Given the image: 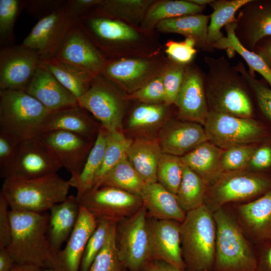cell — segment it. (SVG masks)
Returning <instances> with one entry per match:
<instances>
[{
    "label": "cell",
    "instance_id": "6da1fadb",
    "mask_svg": "<svg viewBox=\"0 0 271 271\" xmlns=\"http://www.w3.org/2000/svg\"><path fill=\"white\" fill-rule=\"evenodd\" d=\"M207 71L205 87L210 110L237 117L250 118L253 106L247 88L249 86L241 74L222 56H205Z\"/></svg>",
    "mask_w": 271,
    "mask_h": 271
},
{
    "label": "cell",
    "instance_id": "94428289",
    "mask_svg": "<svg viewBox=\"0 0 271 271\" xmlns=\"http://www.w3.org/2000/svg\"><path fill=\"white\" fill-rule=\"evenodd\" d=\"M14 260L5 249H0V271H11Z\"/></svg>",
    "mask_w": 271,
    "mask_h": 271
},
{
    "label": "cell",
    "instance_id": "7a4b0ae2",
    "mask_svg": "<svg viewBox=\"0 0 271 271\" xmlns=\"http://www.w3.org/2000/svg\"><path fill=\"white\" fill-rule=\"evenodd\" d=\"M11 239L5 248L15 263L47 268L53 251L47 237L49 215L10 209Z\"/></svg>",
    "mask_w": 271,
    "mask_h": 271
},
{
    "label": "cell",
    "instance_id": "74e56055",
    "mask_svg": "<svg viewBox=\"0 0 271 271\" xmlns=\"http://www.w3.org/2000/svg\"><path fill=\"white\" fill-rule=\"evenodd\" d=\"M208 188L199 175L185 165L182 181L176 195L181 207L186 213L204 204Z\"/></svg>",
    "mask_w": 271,
    "mask_h": 271
},
{
    "label": "cell",
    "instance_id": "603a6c76",
    "mask_svg": "<svg viewBox=\"0 0 271 271\" xmlns=\"http://www.w3.org/2000/svg\"><path fill=\"white\" fill-rule=\"evenodd\" d=\"M163 153L181 157L208 141L204 126L186 120H171L162 128L158 139Z\"/></svg>",
    "mask_w": 271,
    "mask_h": 271
},
{
    "label": "cell",
    "instance_id": "91938a15",
    "mask_svg": "<svg viewBox=\"0 0 271 271\" xmlns=\"http://www.w3.org/2000/svg\"><path fill=\"white\" fill-rule=\"evenodd\" d=\"M142 271H189L174 266L160 260H152L145 266Z\"/></svg>",
    "mask_w": 271,
    "mask_h": 271
},
{
    "label": "cell",
    "instance_id": "f5cc1de1",
    "mask_svg": "<svg viewBox=\"0 0 271 271\" xmlns=\"http://www.w3.org/2000/svg\"><path fill=\"white\" fill-rule=\"evenodd\" d=\"M67 0H25L26 12L38 21L62 8Z\"/></svg>",
    "mask_w": 271,
    "mask_h": 271
},
{
    "label": "cell",
    "instance_id": "836d02e7",
    "mask_svg": "<svg viewBox=\"0 0 271 271\" xmlns=\"http://www.w3.org/2000/svg\"><path fill=\"white\" fill-rule=\"evenodd\" d=\"M40 64L77 99L88 90L95 77L81 68L55 60L41 61Z\"/></svg>",
    "mask_w": 271,
    "mask_h": 271
},
{
    "label": "cell",
    "instance_id": "484cf974",
    "mask_svg": "<svg viewBox=\"0 0 271 271\" xmlns=\"http://www.w3.org/2000/svg\"><path fill=\"white\" fill-rule=\"evenodd\" d=\"M80 204L76 196H68L49 210L47 237L53 253L69 238L79 217Z\"/></svg>",
    "mask_w": 271,
    "mask_h": 271
},
{
    "label": "cell",
    "instance_id": "7bdbcfd3",
    "mask_svg": "<svg viewBox=\"0 0 271 271\" xmlns=\"http://www.w3.org/2000/svg\"><path fill=\"white\" fill-rule=\"evenodd\" d=\"M235 68L252 91L260 113L271 126V88L264 80L257 79L255 75L250 74L241 61L237 63Z\"/></svg>",
    "mask_w": 271,
    "mask_h": 271
},
{
    "label": "cell",
    "instance_id": "7dc6e473",
    "mask_svg": "<svg viewBox=\"0 0 271 271\" xmlns=\"http://www.w3.org/2000/svg\"><path fill=\"white\" fill-rule=\"evenodd\" d=\"M259 144L236 146L222 150L221 165L224 173L244 170Z\"/></svg>",
    "mask_w": 271,
    "mask_h": 271
},
{
    "label": "cell",
    "instance_id": "681fc988",
    "mask_svg": "<svg viewBox=\"0 0 271 271\" xmlns=\"http://www.w3.org/2000/svg\"><path fill=\"white\" fill-rule=\"evenodd\" d=\"M163 73L131 93L129 95V98L138 100L145 104H165Z\"/></svg>",
    "mask_w": 271,
    "mask_h": 271
},
{
    "label": "cell",
    "instance_id": "816d5d0a",
    "mask_svg": "<svg viewBox=\"0 0 271 271\" xmlns=\"http://www.w3.org/2000/svg\"><path fill=\"white\" fill-rule=\"evenodd\" d=\"M247 167L252 172L271 174V137L258 144Z\"/></svg>",
    "mask_w": 271,
    "mask_h": 271
},
{
    "label": "cell",
    "instance_id": "7402d4cb",
    "mask_svg": "<svg viewBox=\"0 0 271 271\" xmlns=\"http://www.w3.org/2000/svg\"><path fill=\"white\" fill-rule=\"evenodd\" d=\"M235 36L252 51L261 39L271 36V0H250L238 11Z\"/></svg>",
    "mask_w": 271,
    "mask_h": 271
},
{
    "label": "cell",
    "instance_id": "9f6ffc18",
    "mask_svg": "<svg viewBox=\"0 0 271 271\" xmlns=\"http://www.w3.org/2000/svg\"><path fill=\"white\" fill-rule=\"evenodd\" d=\"M101 0H67V6L76 20L86 15L98 5Z\"/></svg>",
    "mask_w": 271,
    "mask_h": 271
},
{
    "label": "cell",
    "instance_id": "4fadbf2b",
    "mask_svg": "<svg viewBox=\"0 0 271 271\" xmlns=\"http://www.w3.org/2000/svg\"><path fill=\"white\" fill-rule=\"evenodd\" d=\"M78 199L96 218L105 217L116 222L131 216L143 206L140 196L110 186L92 187Z\"/></svg>",
    "mask_w": 271,
    "mask_h": 271
},
{
    "label": "cell",
    "instance_id": "7c38bea8",
    "mask_svg": "<svg viewBox=\"0 0 271 271\" xmlns=\"http://www.w3.org/2000/svg\"><path fill=\"white\" fill-rule=\"evenodd\" d=\"M118 87L101 75L96 76L88 90L77 99L78 105L99 121L108 132L120 129L123 103Z\"/></svg>",
    "mask_w": 271,
    "mask_h": 271
},
{
    "label": "cell",
    "instance_id": "f1b7e54d",
    "mask_svg": "<svg viewBox=\"0 0 271 271\" xmlns=\"http://www.w3.org/2000/svg\"><path fill=\"white\" fill-rule=\"evenodd\" d=\"M222 152V149L207 141L180 158L209 187L224 173L221 165Z\"/></svg>",
    "mask_w": 271,
    "mask_h": 271
},
{
    "label": "cell",
    "instance_id": "e575fe53",
    "mask_svg": "<svg viewBox=\"0 0 271 271\" xmlns=\"http://www.w3.org/2000/svg\"><path fill=\"white\" fill-rule=\"evenodd\" d=\"M235 22L226 25L224 27L226 35L214 44L213 48L225 49L228 55L231 56L232 53H238L248 66L249 73L255 75L254 72L258 73L271 88V69L258 54L246 49L240 43L235 36Z\"/></svg>",
    "mask_w": 271,
    "mask_h": 271
},
{
    "label": "cell",
    "instance_id": "44dd1931",
    "mask_svg": "<svg viewBox=\"0 0 271 271\" xmlns=\"http://www.w3.org/2000/svg\"><path fill=\"white\" fill-rule=\"evenodd\" d=\"M147 226L151 260H163L186 269L182 253L180 222L158 219L148 215Z\"/></svg>",
    "mask_w": 271,
    "mask_h": 271
},
{
    "label": "cell",
    "instance_id": "c3c4849f",
    "mask_svg": "<svg viewBox=\"0 0 271 271\" xmlns=\"http://www.w3.org/2000/svg\"><path fill=\"white\" fill-rule=\"evenodd\" d=\"M186 65L172 60L168 61L163 73L165 104H174L183 80Z\"/></svg>",
    "mask_w": 271,
    "mask_h": 271
},
{
    "label": "cell",
    "instance_id": "be15d7a7",
    "mask_svg": "<svg viewBox=\"0 0 271 271\" xmlns=\"http://www.w3.org/2000/svg\"><path fill=\"white\" fill-rule=\"evenodd\" d=\"M213 0H189L191 2L200 6L205 7L206 5L212 2Z\"/></svg>",
    "mask_w": 271,
    "mask_h": 271
},
{
    "label": "cell",
    "instance_id": "2e32d148",
    "mask_svg": "<svg viewBox=\"0 0 271 271\" xmlns=\"http://www.w3.org/2000/svg\"><path fill=\"white\" fill-rule=\"evenodd\" d=\"M40 63L37 52L22 44L1 47L0 90L25 91Z\"/></svg>",
    "mask_w": 271,
    "mask_h": 271
},
{
    "label": "cell",
    "instance_id": "4316f807",
    "mask_svg": "<svg viewBox=\"0 0 271 271\" xmlns=\"http://www.w3.org/2000/svg\"><path fill=\"white\" fill-rule=\"evenodd\" d=\"M88 112L79 105L51 112L44 122L41 133L63 130L95 140L101 126L95 123Z\"/></svg>",
    "mask_w": 271,
    "mask_h": 271
},
{
    "label": "cell",
    "instance_id": "680465c9",
    "mask_svg": "<svg viewBox=\"0 0 271 271\" xmlns=\"http://www.w3.org/2000/svg\"><path fill=\"white\" fill-rule=\"evenodd\" d=\"M253 51L258 54L271 69V36L260 40Z\"/></svg>",
    "mask_w": 271,
    "mask_h": 271
},
{
    "label": "cell",
    "instance_id": "b9f144b4",
    "mask_svg": "<svg viewBox=\"0 0 271 271\" xmlns=\"http://www.w3.org/2000/svg\"><path fill=\"white\" fill-rule=\"evenodd\" d=\"M184 166L180 157L163 153L157 168V182L176 195L182 181Z\"/></svg>",
    "mask_w": 271,
    "mask_h": 271
},
{
    "label": "cell",
    "instance_id": "52a82bcc",
    "mask_svg": "<svg viewBox=\"0 0 271 271\" xmlns=\"http://www.w3.org/2000/svg\"><path fill=\"white\" fill-rule=\"evenodd\" d=\"M203 126L208 141L222 150L259 144L271 137V130L262 122L212 110Z\"/></svg>",
    "mask_w": 271,
    "mask_h": 271
},
{
    "label": "cell",
    "instance_id": "5bb4252c",
    "mask_svg": "<svg viewBox=\"0 0 271 271\" xmlns=\"http://www.w3.org/2000/svg\"><path fill=\"white\" fill-rule=\"evenodd\" d=\"M168 61L152 57L109 59L101 75L131 94L162 74Z\"/></svg>",
    "mask_w": 271,
    "mask_h": 271
},
{
    "label": "cell",
    "instance_id": "4dcf8cb0",
    "mask_svg": "<svg viewBox=\"0 0 271 271\" xmlns=\"http://www.w3.org/2000/svg\"><path fill=\"white\" fill-rule=\"evenodd\" d=\"M210 15L202 14L187 15L167 19L159 22L156 28L164 33H175L191 38L196 46L205 51L214 49L208 41V27Z\"/></svg>",
    "mask_w": 271,
    "mask_h": 271
},
{
    "label": "cell",
    "instance_id": "f907efd6",
    "mask_svg": "<svg viewBox=\"0 0 271 271\" xmlns=\"http://www.w3.org/2000/svg\"><path fill=\"white\" fill-rule=\"evenodd\" d=\"M196 42L191 38H185L182 41L169 40L165 45V53L170 60L183 64H190L197 53Z\"/></svg>",
    "mask_w": 271,
    "mask_h": 271
},
{
    "label": "cell",
    "instance_id": "8fae6325",
    "mask_svg": "<svg viewBox=\"0 0 271 271\" xmlns=\"http://www.w3.org/2000/svg\"><path fill=\"white\" fill-rule=\"evenodd\" d=\"M76 22L107 59L118 55L122 46L135 45L141 39V31L121 21L89 17L78 18Z\"/></svg>",
    "mask_w": 271,
    "mask_h": 271
},
{
    "label": "cell",
    "instance_id": "9a60e30c",
    "mask_svg": "<svg viewBox=\"0 0 271 271\" xmlns=\"http://www.w3.org/2000/svg\"><path fill=\"white\" fill-rule=\"evenodd\" d=\"M75 21L66 1L62 8L38 21L21 44L36 51L41 61L52 60Z\"/></svg>",
    "mask_w": 271,
    "mask_h": 271
},
{
    "label": "cell",
    "instance_id": "cb8c5ba5",
    "mask_svg": "<svg viewBox=\"0 0 271 271\" xmlns=\"http://www.w3.org/2000/svg\"><path fill=\"white\" fill-rule=\"evenodd\" d=\"M25 91L51 112L79 105L77 98L41 64Z\"/></svg>",
    "mask_w": 271,
    "mask_h": 271
},
{
    "label": "cell",
    "instance_id": "6f0895ef",
    "mask_svg": "<svg viewBox=\"0 0 271 271\" xmlns=\"http://www.w3.org/2000/svg\"><path fill=\"white\" fill-rule=\"evenodd\" d=\"M258 244L256 271H271V239Z\"/></svg>",
    "mask_w": 271,
    "mask_h": 271
},
{
    "label": "cell",
    "instance_id": "d6a6232c",
    "mask_svg": "<svg viewBox=\"0 0 271 271\" xmlns=\"http://www.w3.org/2000/svg\"><path fill=\"white\" fill-rule=\"evenodd\" d=\"M205 7L198 6L189 0L155 1L148 9L139 30L143 33H149L162 21L202 14Z\"/></svg>",
    "mask_w": 271,
    "mask_h": 271
},
{
    "label": "cell",
    "instance_id": "d6986e66",
    "mask_svg": "<svg viewBox=\"0 0 271 271\" xmlns=\"http://www.w3.org/2000/svg\"><path fill=\"white\" fill-rule=\"evenodd\" d=\"M174 104L182 120L204 125L209 111L205 74L196 66L186 65L182 84Z\"/></svg>",
    "mask_w": 271,
    "mask_h": 271
},
{
    "label": "cell",
    "instance_id": "ffe728a7",
    "mask_svg": "<svg viewBox=\"0 0 271 271\" xmlns=\"http://www.w3.org/2000/svg\"><path fill=\"white\" fill-rule=\"evenodd\" d=\"M97 225L96 218L80 205L77 222L66 246L53 253L47 268L53 271H80L86 245Z\"/></svg>",
    "mask_w": 271,
    "mask_h": 271
},
{
    "label": "cell",
    "instance_id": "f6af8a7d",
    "mask_svg": "<svg viewBox=\"0 0 271 271\" xmlns=\"http://www.w3.org/2000/svg\"><path fill=\"white\" fill-rule=\"evenodd\" d=\"M116 223L112 226L103 247L94 259L89 271L127 270L120 259L116 248Z\"/></svg>",
    "mask_w": 271,
    "mask_h": 271
},
{
    "label": "cell",
    "instance_id": "ba28073f",
    "mask_svg": "<svg viewBox=\"0 0 271 271\" xmlns=\"http://www.w3.org/2000/svg\"><path fill=\"white\" fill-rule=\"evenodd\" d=\"M271 189V174L244 170L224 172L207 191L205 204L213 211L228 203L259 197Z\"/></svg>",
    "mask_w": 271,
    "mask_h": 271
},
{
    "label": "cell",
    "instance_id": "bcb514c9",
    "mask_svg": "<svg viewBox=\"0 0 271 271\" xmlns=\"http://www.w3.org/2000/svg\"><path fill=\"white\" fill-rule=\"evenodd\" d=\"M96 219L97 225L86 245L80 271H89L94 259L103 247L112 226L116 223L105 217Z\"/></svg>",
    "mask_w": 271,
    "mask_h": 271
},
{
    "label": "cell",
    "instance_id": "3957f363",
    "mask_svg": "<svg viewBox=\"0 0 271 271\" xmlns=\"http://www.w3.org/2000/svg\"><path fill=\"white\" fill-rule=\"evenodd\" d=\"M216 225L205 204L187 212L180 223L182 257L189 271H210L215 254Z\"/></svg>",
    "mask_w": 271,
    "mask_h": 271
},
{
    "label": "cell",
    "instance_id": "03108f58",
    "mask_svg": "<svg viewBox=\"0 0 271 271\" xmlns=\"http://www.w3.org/2000/svg\"><path fill=\"white\" fill-rule=\"evenodd\" d=\"M204 271H208V270H204Z\"/></svg>",
    "mask_w": 271,
    "mask_h": 271
},
{
    "label": "cell",
    "instance_id": "30bf717a",
    "mask_svg": "<svg viewBox=\"0 0 271 271\" xmlns=\"http://www.w3.org/2000/svg\"><path fill=\"white\" fill-rule=\"evenodd\" d=\"M147 218L148 212L143 206L131 216L116 223V248L128 271H142L151 261Z\"/></svg>",
    "mask_w": 271,
    "mask_h": 271
},
{
    "label": "cell",
    "instance_id": "f35d334b",
    "mask_svg": "<svg viewBox=\"0 0 271 271\" xmlns=\"http://www.w3.org/2000/svg\"><path fill=\"white\" fill-rule=\"evenodd\" d=\"M249 1L213 0L210 4L213 10L208 27V41L213 48L214 44L224 36L222 28L230 23L235 22L236 13Z\"/></svg>",
    "mask_w": 271,
    "mask_h": 271
},
{
    "label": "cell",
    "instance_id": "e7e4bbea",
    "mask_svg": "<svg viewBox=\"0 0 271 271\" xmlns=\"http://www.w3.org/2000/svg\"><path fill=\"white\" fill-rule=\"evenodd\" d=\"M42 271H43V270H42ZM45 271H53V270H51V269H47V270H45Z\"/></svg>",
    "mask_w": 271,
    "mask_h": 271
},
{
    "label": "cell",
    "instance_id": "d590c367",
    "mask_svg": "<svg viewBox=\"0 0 271 271\" xmlns=\"http://www.w3.org/2000/svg\"><path fill=\"white\" fill-rule=\"evenodd\" d=\"M106 137L107 131L101 126L81 172L77 176L70 177L69 180L71 187L77 190L78 199L94 185L96 177L102 165Z\"/></svg>",
    "mask_w": 271,
    "mask_h": 271
},
{
    "label": "cell",
    "instance_id": "9c48e42d",
    "mask_svg": "<svg viewBox=\"0 0 271 271\" xmlns=\"http://www.w3.org/2000/svg\"><path fill=\"white\" fill-rule=\"evenodd\" d=\"M62 168L38 136L22 140L6 163L0 168L4 179H31L54 174Z\"/></svg>",
    "mask_w": 271,
    "mask_h": 271
},
{
    "label": "cell",
    "instance_id": "1f68e13d",
    "mask_svg": "<svg viewBox=\"0 0 271 271\" xmlns=\"http://www.w3.org/2000/svg\"><path fill=\"white\" fill-rule=\"evenodd\" d=\"M163 154L158 139L139 138L132 141L126 158L146 184L157 182V172Z\"/></svg>",
    "mask_w": 271,
    "mask_h": 271
},
{
    "label": "cell",
    "instance_id": "5b68a950",
    "mask_svg": "<svg viewBox=\"0 0 271 271\" xmlns=\"http://www.w3.org/2000/svg\"><path fill=\"white\" fill-rule=\"evenodd\" d=\"M216 225L214 271H256L257 258L236 221L223 209L214 211Z\"/></svg>",
    "mask_w": 271,
    "mask_h": 271
},
{
    "label": "cell",
    "instance_id": "8d00e7d4",
    "mask_svg": "<svg viewBox=\"0 0 271 271\" xmlns=\"http://www.w3.org/2000/svg\"><path fill=\"white\" fill-rule=\"evenodd\" d=\"M146 185L126 158L108 171L93 187L110 186L140 196Z\"/></svg>",
    "mask_w": 271,
    "mask_h": 271
},
{
    "label": "cell",
    "instance_id": "83f0119b",
    "mask_svg": "<svg viewBox=\"0 0 271 271\" xmlns=\"http://www.w3.org/2000/svg\"><path fill=\"white\" fill-rule=\"evenodd\" d=\"M140 197L148 216L162 220L182 222L186 212L179 205L176 196L159 183L146 184Z\"/></svg>",
    "mask_w": 271,
    "mask_h": 271
},
{
    "label": "cell",
    "instance_id": "f546056e",
    "mask_svg": "<svg viewBox=\"0 0 271 271\" xmlns=\"http://www.w3.org/2000/svg\"><path fill=\"white\" fill-rule=\"evenodd\" d=\"M155 1L101 0L98 5L82 17L107 18L121 21L136 28L140 27L148 9Z\"/></svg>",
    "mask_w": 271,
    "mask_h": 271
},
{
    "label": "cell",
    "instance_id": "60d3db41",
    "mask_svg": "<svg viewBox=\"0 0 271 271\" xmlns=\"http://www.w3.org/2000/svg\"><path fill=\"white\" fill-rule=\"evenodd\" d=\"M168 105L143 103L132 111L128 119L129 128L148 130L159 126L166 118Z\"/></svg>",
    "mask_w": 271,
    "mask_h": 271
},
{
    "label": "cell",
    "instance_id": "db71d44e",
    "mask_svg": "<svg viewBox=\"0 0 271 271\" xmlns=\"http://www.w3.org/2000/svg\"><path fill=\"white\" fill-rule=\"evenodd\" d=\"M9 205L4 194L0 192V249L6 248L11 239Z\"/></svg>",
    "mask_w": 271,
    "mask_h": 271
},
{
    "label": "cell",
    "instance_id": "ee69618b",
    "mask_svg": "<svg viewBox=\"0 0 271 271\" xmlns=\"http://www.w3.org/2000/svg\"><path fill=\"white\" fill-rule=\"evenodd\" d=\"M25 6V0H0L1 48L14 45L15 23Z\"/></svg>",
    "mask_w": 271,
    "mask_h": 271
},
{
    "label": "cell",
    "instance_id": "277c9868",
    "mask_svg": "<svg viewBox=\"0 0 271 271\" xmlns=\"http://www.w3.org/2000/svg\"><path fill=\"white\" fill-rule=\"evenodd\" d=\"M70 187L69 180L54 174L31 179L7 178L1 191L10 209L40 213L64 201Z\"/></svg>",
    "mask_w": 271,
    "mask_h": 271
},
{
    "label": "cell",
    "instance_id": "ab89813d",
    "mask_svg": "<svg viewBox=\"0 0 271 271\" xmlns=\"http://www.w3.org/2000/svg\"><path fill=\"white\" fill-rule=\"evenodd\" d=\"M132 142V141L126 138L120 130L107 131L103 163L93 186L108 171L126 158L127 152Z\"/></svg>",
    "mask_w": 271,
    "mask_h": 271
},
{
    "label": "cell",
    "instance_id": "8992f818",
    "mask_svg": "<svg viewBox=\"0 0 271 271\" xmlns=\"http://www.w3.org/2000/svg\"><path fill=\"white\" fill-rule=\"evenodd\" d=\"M51 112L23 90H0V131L21 140L38 136Z\"/></svg>",
    "mask_w": 271,
    "mask_h": 271
},
{
    "label": "cell",
    "instance_id": "003e7915",
    "mask_svg": "<svg viewBox=\"0 0 271 271\" xmlns=\"http://www.w3.org/2000/svg\"><path fill=\"white\" fill-rule=\"evenodd\" d=\"M127 271H128V270H127Z\"/></svg>",
    "mask_w": 271,
    "mask_h": 271
},
{
    "label": "cell",
    "instance_id": "ac0fdd59",
    "mask_svg": "<svg viewBox=\"0 0 271 271\" xmlns=\"http://www.w3.org/2000/svg\"><path fill=\"white\" fill-rule=\"evenodd\" d=\"M52 60L73 65L95 76L101 74L107 61L76 21L69 28Z\"/></svg>",
    "mask_w": 271,
    "mask_h": 271
},
{
    "label": "cell",
    "instance_id": "d4e9b609",
    "mask_svg": "<svg viewBox=\"0 0 271 271\" xmlns=\"http://www.w3.org/2000/svg\"><path fill=\"white\" fill-rule=\"evenodd\" d=\"M245 230L257 244L271 239V189L237 208Z\"/></svg>",
    "mask_w": 271,
    "mask_h": 271
},
{
    "label": "cell",
    "instance_id": "e0dca14e",
    "mask_svg": "<svg viewBox=\"0 0 271 271\" xmlns=\"http://www.w3.org/2000/svg\"><path fill=\"white\" fill-rule=\"evenodd\" d=\"M38 137L71 177L80 173L95 141L63 130L45 132Z\"/></svg>",
    "mask_w": 271,
    "mask_h": 271
},
{
    "label": "cell",
    "instance_id": "6125c7cd",
    "mask_svg": "<svg viewBox=\"0 0 271 271\" xmlns=\"http://www.w3.org/2000/svg\"><path fill=\"white\" fill-rule=\"evenodd\" d=\"M42 268L37 266L14 263L11 271H42Z\"/></svg>",
    "mask_w": 271,
    "mask_h": 271
},
{
    "label": "cell",
    "instance_id": "11a10c76",
    "mask_svg": "<svg viewBox=\"0 0 271 271\" xmlns=\"http://www.w3.org/2000/svg\"><path fill=\"white\" fill-rule=\"evenodd\" d=\"M21 141L11 134L0 131V168L6 163Z\"/></svg>",
    "mask_w": 271,
    "mask_h": 271
}]
</instances>
